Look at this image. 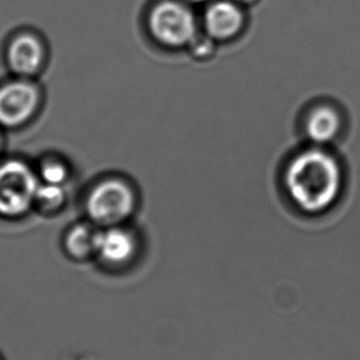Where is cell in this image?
Returning <instances> with one entry per match:
<instances>
[{
    "label": "cell",
    "mask_w": 360,
    "mask_h": 360,
    "mask_svg": "<svg viewBox=\"0 0 360 360\" xmlns=\"http://www.w3.org/2000/svg\"><path fill=\"white\" fill-rule=\"evenodd\" d=\"M285 188L291 202L302 214H325L340 199L342 168L338 160L325 150H304L286 169Z\"/></svg>",
    "instance_id": "cell-1"
},
{
    "label": "cell",
    "mask_w": 360,
    "mask_h": 360,
    "mask_svg": "<svg viewBox=\"0 0 360 360\" xmlns=\"http://www.w3.org/2000/svg\"><path fill=\"white\" fill-rule=\"evenodd\" d=\"M44 106L39 80L11 75L0 82V129L15 131L30 125Z\"/></svg>",
    "instance_id": "cell-2"
},
{
    "label": "cell",
    "mask_w": 360,
    "mask_h": 360,
    "mask_svg": "<svg viewBox=\"0 0 360 360\" xmlns=\"http://www.w3.org/2000/svg\"><path fill=\"white\" fill-rule=\"evenodd\" d=\"M150 37L167 49L189 47L198 36L194 13L181 0H160L146 19Z\"/></svg>",
    "instance_id": "cell-3"
},
{
    "label": "cell",
    "mask_w": 360,
    "mask_h": 360,
    "mask_svg": "<svg viewBox=\"0 0 360 360\" xmlns=\"http://www.w3.org/2000/svg\"><path fill=\"white\" fill-rule=\"evenodd\" d=\"M40 179L35 165L20 157L0 160V214L9 217L25 214L35 205Z\"/></svg>",
    "instance_id": "cell-4"
},
{
    "label": "cell",
    "mask_w": 360,
    "mask_h": 360,
    "mask_svg": "<svg viewBox=\"0 0 360 360\" xmlns=\"http://www.w3.org/2000/svg\"><path fill=\"white\" fill-rule=\"evenodd\" d=\"M136 195L129 181L121 176H105L96 183L86 198V210L96 222L111 225L132 214Z\"/></svg>",
    "instance_id": "cell-5"
},
{
    "label": "cell",
    "mask_w": 360,
    "mask_h": 360,
    "mask_svg": "<svg viewBox=\"0 0 360 360\" xmlns=\"http://www.w3.org/2000/svg\"><path fill=\"white\" fill-rule=\"evenodd\" d=\"M49 57V46L36 31H16L6 41L4 60L11 75L37 79L47 67Z\"/></svg>",
    "instance_id": "cell-6"
},
{
    "label": "cell",
    "mask_w": 360,
    "mask_h": 360,
    "mask_svg": "<svg viewBox=\"0 0 360 360\" xmlns=\"http://www.w3.org/2000/svg\"><path fill=\"white\" fill-rule=\"evenodd\" d=\"M245 25V13L235 0H217L204 15L206 35L215 41H229L238 35Z\"/></svg>",
    "instance_id": "cell-7"
},
{
    "label": "cell",
    "mask_w": 360,
    "mask_h": 360,
    "mask_svg": "<svg viewBox=\"0 0 360 360\" xmlns=\"http://www.w3.org/2000/svg\"><path fill=\"white\" fill-rule=\"evenodd\" d=\"M340 116L330 106H319L311 111L306 120L305 130L309 140L316 145H327L337 139L340 131Z\"/></svg>",
    "instance_id": "cell-8"
},
{
    "label": "cell",
    "mask_w": 360,
    "mask_h": 360,
    "mask_svg": "<svg viewBox=\"0 0 360 360\" xmlns=\"http://www.w3.org/2000/svg\"><path fill=\"white\" fill-rule=\"evenodd\" d=\"M96 250L110 263H124L135 252V242L125 231L110 229L96 233Z\"/></svg>",
    "instance_id": "cell-9"
},
{
    "label": "cell",
    "mask_w": 360,
    "mask_h": 360,
    "mask_svg": "<svg viewBox=\"0 0 360 360\" xmlns=\"http://www.w3.org/2000/svg\"><path fill=\"white\" fill-rule=\"evenodd\" d=\"M41 183L65 186L72 175L70 162L58 155H46L35 165Z\"/></svg>",
    "instance_id": "cell-10"
},
{
    "label": "cell",
    "mask_w": 360,
    "mask_h": 360,
    "mask_svg": "<svg viewBox=\"0 0 360 360\" xmlns=\"http://www.w3.org/2000/svg\"><path fill=\"white\" fill-rule=\"evenodd\" d=\"M96 233L86 226H77L70 231L67 238V247L75 257H85L96 250Z\"/></svg>",
    "instance_id": "cell-11"
},
{
    "label": "cell",
    "mask_w": 360,
    "mask_h": 360,
    "mask_svg": "<svg viewBox=\"0 0 360 360\" xmlns=\"http://www.w3.org/2000/svg\"><path fill=\"white\" fill-rule=\"evenodd\" d=\"M65 186L47 184L40 181V186L36 191L35 204L44 210H56L65 204Z\"/></svg>",
    "instance_id": "cell-12"
},
{
    "label": "cell",
    "mask_w": 360,
    "mask_h": 360,
    "mask_svg": "<svg viewBox=\"0 0 360 360\" xmlns=\"http://www.w3.org/2000/svg\"><path fill=\"white\" fill-rule=\"evenodd\" d=\"M214 42L215 41L207 35H206V37H199V35H198L195 40L191 42L189 49H191V53L195 56L196 58H207V57L212 55Z\"/></svg>",
    "instance_id": "cell-13"
},
{
    "label": "cell",
    "mask_w": 360,
    "mask_h": 360,
    "mask_svg": "<svg viewBox=\"0 0 360 360\" xmlns=\"http://www.w3.org/2000/svg\"><path fill=\"white\" fill-rule=\"evenodd\" d=\"M4 130L0 129V160H3V153H4V148H6V139H4Z\"/></svg>",
    "instance_id": "cell-14"
},
{
    "label": "cell",
    "mask_w": 360,
    "mask_h": 360,
    "mask_svg": "<svg viewBox=\"0 0 360 360\" xmlns=\"http://www.w3.org/2000/svg\"><path fill=\"white\" fill-rule=\"evenodd\" d=\"M236 3H238V4H250V3H253L255 0H235Z\"/></svg>",
    "instance_id": "cell-15"
},
{
    "label": "cell",
    "mask_w": 360,
    "mask_h": 360,
    "mask_svg": "<svg viewBox=\"0 0 360 360\" xmlns=\"http://www.w3.org/2000/svg\"><path fill=\"white\" fill-rule=\"evenodd\" d=\"M186 1H191V3H202V1H206V0H186Z\"/></svg>",
    "instance_id": "cell-16"
}]
</instances>
